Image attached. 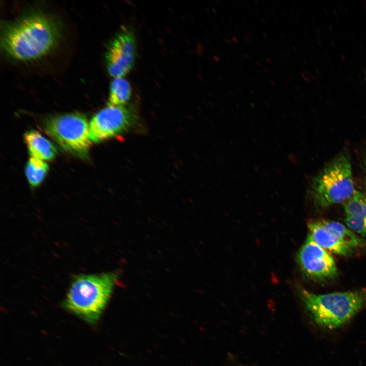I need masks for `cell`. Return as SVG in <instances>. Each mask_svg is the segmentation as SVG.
<instances>
[{
  "label": "cell",
  "mask_w": 366,
  "mask_h": 366,
  "mask_svg": "<svg viewBox=\"0 0 366 366\" xmlns=\"http://www.w3.org/2000/svg\"><path fill=\"white\" fill-rule=\"evenodd\" d=\"M131 95V88L129 82L123 77L114 78L110 84L108 104L125 105Z\"/></svg>",
  "instance_id": "obj_12"
},
{
  "label": "cell",
  "mask_w": 366,
  "mask_h": 366,
  "mask_svg": "<svg viewBox=\"0 0 366 366\" xmlns=\"http://www.w3.org/2000/svg\"><path fill=\"white\" fill-rule=\"evenodd\" d=\"M224 40H225V42H227V43H228L229 44H230V45L231 44V42L230 41V40H227V39H225V38H224Z\"/></svg>",
  "instance_id": "obj_18"
},
{
  "label": "cell",
  "mask_w": 366,
  "mask_h": 366,
  "mask_svg": "<svg viewBox=\"0 0 366 366\" xmlns=\"http://www.w3.org/2000/svg\"><path fill=\"white\" fill-rule=\"evenodd\" d=\"M299 294L314 322L328 329L345 324L366 305V288L321 294L300 289Z\"/></svg>",
  "instance_id": "obj_3"
},
{
  "label": "cell",
  "mask_w": 366,
  "mask_h": 366,
  "mask_svg": "<svg viewBox=\"0 0 366 366\" xmlns=\"http://www.w3.org/2000/svg\"><path fill=\"white\" fill-rule=\"evenodd\" d=\"M256 63L258 64L259 66H261V64H260L258 62H257Z\"/></svg>",
  "instance_id": "obj_20"
},
{
  "label": "cell",
  "mask_w": 366,
  "mask_h": 366,
  "mask_svg": "<svg viewBox=\"0 0 366 366\" xmlns=\"http://www.w3.org/2000/svg\"><path fill=\"white\" fill-rule=\"evenodd\" d=\"M232 39L235 43H237V40L234 36L232 37Z\"/></svg>",
  "instance_id": "obj_16"
},
{
  "label": "cell",
  "mask_w": 366,
  "mask_h": 366,
  "mask_svg": "<svg viewBox=\"0 0 366 366\" xmlns=\"http://www.w3.org/2000/svg\"><path fill=\"white\" fill-rule=\"evenodd\" d=\"M48 169V165L45 161L30 157L25 167V175L30 186L38 187L44 180Z\"/></svg>",
  "instance_id": "obj_13"
},
{
  "label": "cell",
  "mask_w": 366,
  "mask_h": 366,
  "mask_svg": "<svg viewBox=\"0 0 366 366\" xmlns=\"http://www.w3.org/2000/svg\"><path fill=\"white\" fill-rule=\"evenodd\" d=\"M135 120L134 112L123 106L108 105L98 112L89 122V137L99 143L127 132Z\"/></svg>",
  "instance_id": "obj_6"
},
{
  "label": "cell",
  "mask_w": 366,
  "mask_h": 366,
  "mask_svg": "<svg viewBox=\"0 0 366 366\" xmlns=\"http://www.w3.org/2000/svg\"><path fill=\"white\" fill-rule=\"evenodd\" d=\"M117 277L114 272L74 277L63 307L88 323H96L109 300Z\"/></svg>",
  "instance_id": "obj_2"
},
{
  "label": "cell",
  "mask_w": 366,
  "mask_h": 366,
  "mask_svg": "<svg viewBox=\"0 0 366 366\" xmlns=\"http://www.w3.org/2000/svg\"><path fill=\"white\" fill-rule=\"evenodd\" d=\"M58 38V29L52 20L41 14H33L7 25L1 42L4 50L13 58L31 60L47 54Z\"/></svg>",
  "instance_id": "obj_1"
},
{
  "label": "cell",
  "mask_w": 366,
  "mask_h": 366,
  "mask_svg": "<svg viewBox=\"0 0 366 366\" xmlns=\"http://www.w3.org/2000/svg\"><path fill=\"white\" fill-rule=\"evenodd\" d=\"M24 139L30 157L43 161H50L55 157L56 147L38 131H27L24 133Z\"/></svg>",
  "instance_id": "obj_10"
},
{
  "label": "cell",
  "mask_w": 366,
  "mask_h": 366,
  "mask_svg": "<svg viewBox=\"0 0 366 366\" xmlns=\"http://www.w3.org/2000/svg\"><path fill=\"white\" fill-rule=\"evenodd\" d=\"M308 226L309 234L314 241L327 251L344 256L349 255L352 252V249L340 240L318 220L309 222Z\"/></svg>",
  "instance_id": "obj_9"
},
{
  "label": "cell",
  "mask_w": 366,
  "mask_h": 366,
  "mask_svg": "<svg viewBox=\"0 0 366 366\" xmlns=\"http://www.w3.org/2000/svg\"><path fill=\"white\" fill-rule=\"evenodd\" d=\"M46 133L65 150L82 159L88 157L92 141L89 123L80 113L54 115L44 123Z\"/></svg>",
  "instance_id": "obj_5"
},
{
  "label": "cell",
  "mask_w": 366,
  "mask_h": 366,
  "mask_svg": "<svg viewBox=\"0 0 366 366\" xmlns=\"http://www.w3.org/2000/svg\"><path fill=\"white\" fill-rule=\"evenodd\" d=\"M297 257L301 271L311 280L325 282L334 279L338 274L334 259L326 250L317 244L310 234L299 250Z\"/></svg>",
  "instance_id": "obj_7"
},
{
  "label": "cell",
  "mask_w": 366,
  "mask_h": 366,
  "mask_svg": "<svg viewBox=\"0 0 366 366\" xmlns=\"http://www.w3.org/2000/svg\"><path fill=\"white\" fill-rule=\"evenodd\" d=\"M324 227L351 249L361 247L365 242L361 237L343 224L334 221L319 220Z\"/></svg>",
  "instance_id": "obj_11"
},
{
  "label": "cell",
  "mask_w": 366,
  "mask_h": 366,
  "mask_svg": "<svg viewBox=\"0 0 366 366\" xmlns=\"http://www.w3.org/2000/svg\"><path fill=\"white\" fill-rule=\"evenodd\" d=\"M266 59H267V60L268 62H269V63H270V59H269V58L268 59V58H266Z\"/></svg>",
  "instance_id": "obj_21"
},
{
  "label": "cell",
  "mask_w": 366,
  "mask_h": 366,
  "mask_svg": "<svg viewBox=\"0 0 366 366\" xmlns=\"http://www.w3.org/2000/svg\"><path fill=\"white\" fill-rule=\"evenodd\" d=\"M355 190L349 156L341 153L314 177L310 195L316 206L325 208L346 202Z\"/></svg>",
  "instance_id": "obj_4"
},
{
  "label": "cell",
  "mask_w": 366,
  "mask_h": 366,
  "mask_svg": "<svg viewBox=\"0 0 366 366\" xmlns=\"http://www.w3.org/2000/svg\"><path fill=\"white\" fill-rule=\"evenodd\" d=\"M364 165L366 171V155L364 158Z\"/></svg>",
  "instance_id": "obj_17"
},
{
  "label": "cell",
  "mask_w": 366,
  "mask_h": 366,
  "mask_svg": "<svg viewBox=\"0 0 366 366\" xmlns=\"http://www.w3.org/2000/svg\"><path fill=\"white\" fill-rule=\"evenodd\" d=\"M135 53L134 35L129 30L124 28L112 40L106 53L109 74L114 78L125 76L134 65Z\"/></svg>",
  "instance_id": "obj_8"
},
{
  "label": "cell",
  "mask_w": 366,
  "mask_h": 366,
  "mask_svg": "<svg viewBox=\"0 0 366 366\" xmlns=\"http://www.w3.org/2000/svg\"><path fill=\"white\" fill-rule=\"evenodd\" d=\"M364 188L366 191V179L365 180V181H364Z\"/></svg>",
  "instance_id": "obj_19"
},
{
  "label": "cell",
  "mask_w": 366,
  "mask_h": 366,
  "mask_svg": "<svg viewBox=\"0 0 366 366\" xmlns=\"http://www.w3.org/2000/svg\"><path fill=\"white\" fill-rule=\"evenodd\" d=\"M345 222L347 227L354 233L366 236V220L359 217L346 216Z\"/></svg>",
  "instance_id": "obj_15"
},
{
  "label": "cell",
  "mask_w": 366,
  "mask_h": 366,
  "mask_svg": "<svg viewBox=\"0 0 366 366\" xmlns=\"http://www.w3.org/2000/svg\"><path fill=\"white\" fill-rule=\"evenodd\" d=\"M344 207L346 216L359 217L366 220V196L362 192L355 190L345 202Z\"/></svg>",
  "instance_id": "obj_14"
}]
</instances>
